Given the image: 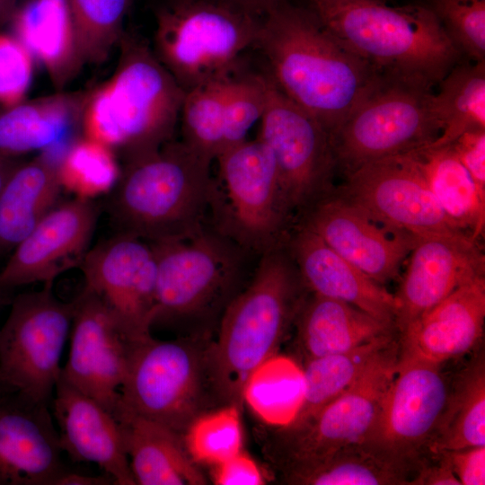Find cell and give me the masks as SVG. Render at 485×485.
Instances as JSON below:
<instances>
[{"label":"cell","mask_w":485,"mask_h":485,"mask_svg":"<svg viewBox=\"0 0 485 485\" xmlns=\"http://www.w3.org/2000/svg\"><path fill=\"white\" fill-rule=\"evenodd\" d=\"M151 47L188 92L242 69V55L256 48L262 18L219 0H169L154 13Z\"/></svg>","instance_id":"8"},{"label":"cell","mask_w":485,"mask_h":485,"mask_svg":"<svg viewBox=\"0 0 485 485\" xmlns=\"http://www.w3.org/2000/svg\"><path fill=\"white\" fill-rule=\"evenodd\" d=\"M62 453L49 406L0 403V485H55Z\"/></svg>","instance_id":"24"},{"label":"cell","mask_w":485,"mask_h":485,"mask_svg":"<svg viewBox=\"0 0 485 485\" xmlns=\"http://www.w3.org/2000/svg\"><path fill=\"white\" fill-rule=\"evenodd\" d=\"M432 86L391 76L358 104L331 136L337 170L403 154L433 143L440 135Z\"/></svg>","instance_id":"11"},{"label":"cell","mask_w":485,"mask_h":485,"mask_svg":"<svg viewBox=\"0 0 485 485\" xmlns=\"http://www.w3.org/2000/svg\"><path fill=\"white\" fill-rule=\"evenodd\" d=\"M99 216L93 199L75 197L56 205L12 251L0 270V287L10 293L31 283L53 284L61 274L79 269Z\"/></svg>","instance_id":"18"},{"label":"cell","mask_w":485,"mask_h":485,"mask_svg":"<svg viewBox=\"0 0 485 485\" xmlns=\"http://www.w3.org/2000/svg\"><path fill=\"white\" fill-rule=\"evenodd\" d=\"M425 4L460 54L485 61V0H427Z\"/></svg>","instance_id":"41"},{"label":"cell","mask_w":485,"mask_h":485,"mask_svg":"<svg viewBox=\"0 0 485 485\" xmlns=\"http://www.w3.org/2000/svg\"><path fill=\"white\" fill-rule=\"evenodd\" d=\"M295 324L305 360L348 352L394 336L397 330L349 304L310 292Z\"/></svg>","instance_id":"27"},{"label":"cell","mask_w":485,"mask_h":485,"mask_svg":"<svg viewBox=\"0 0 485 485\" xmlns=\"http://www.w3.org/2000/svg\"><path fill=\"white\" fill-rule=\"evenodd\" d=\"M22 158H8L0 156V192L15 167Z\"/></svg>","instance_id":"49"},{"label":"cell","mask_w":485,"mask_h":485,"mask_svg":"<svg viewBox=\"0 0 485 485\" xmlns=\"http://www.w3.org/2000/svg\"><path fill=\"white\" fill-rule=\"evenodd\" d=\"M85 96L58 93L0 107V156L22 158L40 152L59 161L78 137Z\"/></svg>","instance_id":"25"},{"label":"cell","mask_w":485,"mask_h":485,"mask_svg":"<svg viewBox=\"0 0 485 485\" xmlns=\"http://www.w3.org/2000/svg\"><path fill=\"white\" fill-rule=\"evenodd\" d=\"M214 163L208 224L256 257L283 246L296 219L268 146L246 138Z\"/></svg>","instance_id":"9"},{"label":"cell","mask_w":485,"mask_h":485,"mask_svg":"<svg viewBox=\"0 0 485 485\" xmlns=\"http://www.w3.org/2000/svg\"><path fill=\"white\" fill-rule=\"evenodd\" d=\"M399 355V341L395 339L314 417L295 428H276L273 443L267 450L285 475L344 447L366 442L395 375Z\"/></svg>","instance_id":"12"},{"label":"cell","mask_w":485,"mask_h":485,"mask_svg":"<svg viewBox=\"0 0 485 485\" xmlns=\"http://www.w3.org/2000/svg\"><path fill=\"white\" fill-rule=\"evenodd\" d=\"M34 61L15 35L0 33V107L24 101L32 82Z\"/></svg>","instance_id":"42"},{"label":"cell","mask_w":485,"mask_h":485,"mask_svg":"<svg viewBox=\"0 0 485 485\" xmlns=\"http://www.w3.org/2000/svg\"><path fill=\"white\" fill-rule=\"evenodd\" d=\"M69 356L61 377L113 415L120 401L132 343L86 287L73 300Z\"/></svg>","instance_id":"17"},{"label":"cell","mask_w":485,"mask_h":485,"mask_svg":"<svg viewBox=\"0 0 485 485\" xmlns=\"http://www.w3.org/2000/svg\"><path fill=\"white\" fill-rule=\"evenodd\" d=\"M333 194L377 221L417 236L463 234L442 210L411 152L358 167Z\"/></svg>","instance_id":"15"},{"label":"cell","mask_w":485,"mask_h":485,"mask_svg":"<svg viewBox=\"0 0 485 485\" xmlns=\"http://www.w3.org/2000/svg\"><path fill=\"white\" fill-rule=\"evenodd\" d=\"M308 294L285 245L258 258L250 280L224 311L212 344L214 375L224 405L242 407L246 381L277 354Z\"/></svg>","instance_id":"3"},{"label":"cell","mask_w":485,"mask_h":485,"mask_svg":"<svg viewBox=\"0 0 485 485\" xmlns=\"http://www.w3.org/2000/svg\"><path fill=\"white\" fill-rule=\"evenodd\" d=\"M213 467V482L217 485H262L267 481V474L243 450Z\"/></svg>","instance_id":"44"},{"label":"cell","mask_w":485,"mask_h":485,"mask_svg":"<svg viewBox=\"0 0 485 485\" xmlns=\"http://www.w3.org/2000/svg\"><path fill=\"white\" fill-rule=\"evenodd\" d=\"M284 245L310 293L345 302L395 326L396 295L335 252L304 224L294 225Z\"/></svg>","instance_id":"21"},{"label":"cell","mask_w":485,"mask_h":485,"mask_svg":"<svg viewBox=\"0 0 485 485\" xmlns=\"http://www.w3.org/2000/svg\"><path fill=\"white\" fill-rule=\"evenodd\" d=\"M59 442L75 462L93 463L114 484L136 485L114 415L60 377L51 401Z\"/></svg>","instance_id":"22"},{"label":"cell","mask_w":485,"mask_h":485,"mask_svg":"<svg viewBox=\"0 0 485 485\" xmlns=\"http://www.w3.org/2000/svg\"><path fill=\"white\" fill-rule=\"evenodd\" d=\"M307 2V8L332 35L383 75L417 80L433 87L460 58V52L425 4Z\"/></svg>","instance_id":"5"},{"label":"cell","mask_w":485,"mask_h":485,"mask_svg":"<svg viewBox=\"0 0 485 485\" xmlns=\"http://www.w3.org/2000/svg\"><path fill=\"white\" fill-rule=\"evenodd\" d=\"M268 84L267 71L259 74L241 70L230 77L225 107V150L245 140L249 130L260 120L266 108Z\"/></svg>","instance_id":"40"},{"label":"cell","mask_w":485,"mask_h":485,"mask_svg":"<svg viewBox=\"0 0 485 485\" xmlns=\"http://www.w3.org/2000/svg\"><path fill=\"white\" fill-rule=\"evenodd\" d=\"M230 77L185 92L181 109L180 140L212 163L225 150V107Z\"/></svg>","instance_id":"36"},{"label":"cell","mask_w":485,"mask_h":485,"mask_svg":"<svg viewBox=\"0 0 485 485\" xmlns=\"http://www.w3.org/2000/svg\"><path fill=\"white\" fill-rule=\"evenodd\" d=\"M435 454L485 446V366L478 359L449 396L428 445Z\"/></svg>","instance_id":"32"},{"label":"cell","mask_w":485,"mask_h":485,"mask_svg":"<svg viewBox=\"0 0 485 485\" xmlns=\"http://www.w3.org/2000/svg\"><path fill=\"white\" fill-rule=\"evenodd\" d=\"M57 172L63 190L77 198L94 199L113 190L119 179L121 166L112 149L82 136L59 159Z\"/></svg>","instance_id":"37"},{"label":"cell","mask_w":485,"mask_h":485,"mask_svg":"<svg viewBox=\"0 0 485 485\" xmlns=\"http://www.w3.org/2000/svg\"><path fill=\"white\" fill-rule=\"evenodd\" d=\"M129 467L138 485H204L207 480L189 454L182 436L154 420L119 410Z\"/></svg>","instance_id":"26"},{"label":"cell","mask_w":485,"mask_h":485,"mask_svg":"<svg viewBox=\"0 0 485 485\" xmlns=\"http://www.w3.org/2000/svg\"><path fill=\"white\" fill-rule=\"evenodd\" d=\"M410 484L417 485H461L446 461L440 456L438 464L423 468L413 477Z\"/></svg>","instance_id":"46"},{"label":"cell","mask_w":485,"mask_h":485,"mask_svg":"<svg viewBox=\"0 0 485 485\" xmlns=\"http://www.w3.org/2000/svg\"><path fill=\"white\" fill-rule=\"evenodd\" d=\"M156 261V323L209 325L250 280L259 257L209 224L186 239L150 243Z\"/></svg>","instance_id":"6"},{"label":"cell","mask_w":485,"mask_h":485,"mask_svg":"<svg viewBox=\"0 0 485 485\" xmlns=\"http://www.w3.org/2000/svg\"><path fill=\"white\" fill-rule=\"evenodd\" d=\"M9 292H6L4 290H3L1 287H0V312L2 310V308L9 302L12 301V299L10 298L9 296Z\"/></svg>","instance_id":"51"},{"label":"cell","mask_w":485,"mask_h":485,"mask_svg":"<svg viewBox=\"0 0 485 485\" xmlns=\"http://www.w3.org/2000/svg\"><path fill=\"white\" fill-rule=\"evenodd\" d=\"M13 17L14 35L54 85L65 87L84 65L66 0H31Z\"/></svg>","instance_id":"29"},{"label":"cell","mask_w":485,"mask_h":485,"mask_svg":"<svg viewBox=\"0 0 485 485\" xmlns=\"http://www.w3.org/2000/svg\"><path fill=\"white\" fill-rule=\"evenodd\" d=\"M398 293V331L466 282L484 276L479 241L463 234L418 236Z\"/></svg>","instance_id":"20"},{"label":"cell","mask_w":485,"mask_h":485,"mask_svg":"<svg viewBox=\"0 0 485 485\" xmlns=\"http://www.w3.org/2000/svg\"><path fill=\"white\" fill-rule=\"evenodd\" d=\"M58 161L40 153L22 160L0 192V253L12 251L57 205Z\"/></svg>","instance_id":"28"},{"label":"cell","mask_w":485,"mask_h":485,"mask_svg":"<svg viewBox=\"0 0 485 485\" xmlns=\"http://www.w3.org/2000/svg\"><path fill=\"white\" fill-rule=\"evenodd\" d=\"M485 278L457 287L400 331V354L439 364L472 350L483 334Z\"/></svg>","instance_id":"23"},{"label":"cell","mask_w":485,"mask_h":485,"mask_svg":"<svg viewBox=\"0 0 485 485\" xmlns=\"http://www.w3.org/2000/svg\"><path fill=\"white\" fill-rule=\"evenodd\" d=\"M118 47L112 75L86 93L81 129L124 163L175 139L185 91L142 40L125 33Z\"/></svg>","instance_id":"2"},{"label":"cell","mask_w":485,"mask_h":485,"mask_svg":"<svg viewBox=\"0 0 485 485\" xmlns=\"http://www.w3.org/2000/svg\"><path fill=\"white\" fill-rule=\"evenodd\" d=\"M406 468L407 463L358 444L285 476L289 483L303 485L410 484Z\"/></svg>","instance_id":"31"},{"label":"cell","mask_w":485,"mask_h":485,"mask_svg":"<svg viewBox=\"0 0 485 485\" xmlns=\"http://www.w3.org/2000/svg\"><path fill=\"white\" fill-rule=\"evenodd\" d=\"M211 166L180 139L122 163L108 201L116 233L149 243L198 233L208 224Z\"/></svg>","instance_id":"4"},{"label":"cell","mask_w":485,"mask_h":485,"mask_svg":"<svg viewBox=\"0 0 485 485\" xmlns=\"http://www.w3.org/2000/svg\"><path fill=\"white\" fill-rule=\"evenodd\" d=\"M395 336L379 340L353 350L306 359L302 368L304 395L294 420L295 428L314 417L343 392L363 372L372 358Z\"/></svg>","instance_id":"33"},{"label":"cell","mask_w":485,"mask_h":485,"mask_svg":"<svg viewBox=\"0 0 485 485\" xmlns=\"http://www.w3.org/2000/svg\"><path fill=\"white\" fill-rule=\"evenodd\" d=\"M303 395L302 368L276 354L251 373L243 387L242 401L262 423L279 428L294 420Z\"/></svg>","instance_id":"35"},{"label":"cell","mask_w":485,"mask_h":485,"mask_svg":"<svg viewBox=\"0 0 485 485\" xmlns=\"http://www.w3.org/2000/svg\"><path fill=\"white\" fill-rule=\"evenodd\" d=\"M297 221L383 286L398 277L418 237L377 221L333 192L313 205Z\"/></svg>","instance_id":"19"},{"label":"cell","mask_w":485,"mask_h":485,"mask_svg":"<svg viewBox=\"0 0 485 485\" xmlns=\"http://www.w3.org/2000/svg\"><path fill=\"white\" fill-rule=\"evenodd\" d=\"M241 407L226 404L196 418L181 434L190 457L215 466L242 450Z\"/></svg>","instance_id":"39"},{"label":"cell","mask_w":485,"mask_h":485,"mask_svg":"<svg viewBox=\"0 0 485 485\" xmlns=\"http://www.w3.org/2000/svg\"><path fill=\"white\" fill-rule=\"evenodd\" d=\"M53 284L22 293L0 326V403L49 406L70 335L74 302L59 300Z\"/></svg>","instance_id":"10"},{"label":"cell","mask_w":485,"mask_h":485,"mask_svg":"<svg viewBox=\"0 0 485 485\" xmlns=\"http://www.w3.org/2000/svg\"><path fill=\"white\" fill-rule=\"evenodd\" d=\"M79 269L89 289L132 343L151 337L156 311V261L151 244L116 233L91 247Z\"/></svg>","instance_id":"14"},{"label":"cell","mask_w":485,"mask_h":485,"mask_svg":"<svg viewBox=\"0 0 485 485\" xmlns=\"http://www.w3.org/2000/svg\"><path fill=\"white\" fill-rule=\"evenodd\" d=\"M16 11V0H0V24L13 18Z\"/></svg>","instance_id":"50"},{"label":"cell","mask_w":485,"mask_h":485,"mask_svg":"<svg viewBox=\"0 0 485 485\" xmlns=\"http://www.w3.org/2000/svg\"><path fill=\"white\" fill-rule=\"evenodd\" d=\"M448 145L480 190L485 193V129L465 131Z\"/></svg>","instance_id":"43"},{"label":"cell","mask_w":485,"mask_h":485,"mask_svg":"<svg viewBox=\"0 0 485 485\" xmlns=\"http://www.w3.org/2000/svg\"><path fill=\"white\" fill-rule=\"evenodd\" d=\"M438 84L434 104L441 132L432 145H448L465 131L485 129V61L456 64Z\"/></svg>","instance_id":"34"},{"label":"cell","mask_w":485,"mask_h":485,"mask_svg":"<svg viewBox=\"0 0 485 485\" xmlns=\"http://www.w3.org/2000/svg\"><path fill=\"white\" fill-rule=\"evenodd\" d=\"M113 479L108 474L93 476L69 471L68 469L57 480L55 485H110Z\"/></svg>","instance_id":"47"},{"label":"cell","mask_w":485,"mask_h":485,"mask_svg":"<svg viewBox=\"0 0 485 485\" xmlns=\"http://www.w3.org/2000/svg\"><path fill=\"white\" fill-rule=\"evenodd\" d=\"M212 344L207 332L173 340L151 336L136 343L117 411L154 420L181 436L199 415L224 405L214 375Z\"/></svg>","instance_id":"7"},{"label":"cell","mask_w":485,"mask_h":485,"mask_svg":"<svg viewBox=\"0 0 485 485\" xmlns=\"http://www.w3.org/2000/svg\"><path fill=\"white\" fill-rule=\"evenodd\" d=\"M256 48L279 90L330 137L384 77L287 0L262 18Z\"/></svg>","instance_id":"1"},{"label":"cell","mask_w":485,"mask_h":485,"mask_svg":"<svg viewBox=\"0 0 485 485\" xmlns=\"http://www.w3.org/2000/svg\"><path fill=\"white\" fill-rule=\"evenodd\" d=\"M451 467L461 485L485 484V446L436 453Z\"/></svg>","instance_id":"45"},{"label":"cell","mask_w":485,"mask_h":485,"mask_svg":"<svg viewBox=\"0 0 485 485\" xmlns=\"http://www.w3.org/2000/svg\"><path fill=\"white\" fill-rule=\"evenodd\" d=\"M237 7L255 17L263 18L286 0H219Z\"/></svg>","instance_id":"48"},{"label":"cell","mask_w":485,"mask_h":485,"mask_svg":"<svg viewBox=\"0 0 485 485\" xmlns=\"http://www.w3.org/2000/svg\"><path fill=\"white\" fill-rule=\"evenodd\" d=\"M440 366L399 355L395 375L364 444L405 463L428 445L450 392Z\"/></svg>","instance_id":"16"},{"label":"cell","mask_w":485,"mask_h":485,"mask_svg":"<svg viewBox=\"0 0 485 485\" xmlns=\"http://www.w3.org/2000/svg\"><path fill=\"white\" fill-rule=\"evenodd\" d=\"M382 1H385V0H382Z\"/></svg>","instance_id":"52"},{"label":"cell","mask_w":485,"mask_h":485,"mask_svg":"<svg viewBox=\"0 0 485 485\" xmlns=\"http://www.w3.org/2000/svg\"><path fill=\"white\" fill-rule=\"evenodd\" d=\"M268 75L266 108L257 137L272 153L287 200L297 221L334 191L336 159L328 132Z\"/></svg>","instance_id":"13"},{"label":"cell","mask_w":485,"mask_h":485,"mask_svg":"<svg viewBox=\"0 0 485 485\" xmlns=\"http://www.w3.org/2000/svg\"><path fill=\"white\" fill-rule=\"evenodd\" d=\"M84 64L105 62L125 32L131 0H66Z\"/></svg>","instance_id":"38"},{"label":"cell","mask_w":485,"mask_h":485,"mask_svg":"<svg viewBox=\"0 0 485 485\" xmlns=\"http://www.w3.org/2000/svg\"><path fill=\"white\" fill-rule=\"evenodd\" d=\"M428 187L456 229L479 241L484 232L485 193L449 145L411 151Z\"/></svg>","instance_id":"30"}]
</instances>
